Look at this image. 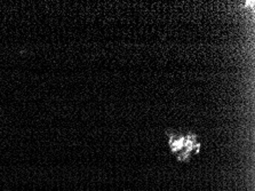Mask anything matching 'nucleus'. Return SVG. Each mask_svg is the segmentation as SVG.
<instances>
[{"mask_svg": "<svg viewBox=\"0 0 255 191\" xmlns=\"http://www.w3.org/2000/svg\"><path fill=\"white\" fill-rule=\"evenodd\" d=\"M169 146L179 161H188L192 155L198 153L200 143L195 135L173 134L169 135Z\"/></svg>", "mask_w": 255, "mask_h": 191, "instance_id": "1", "label": "nucleus"}]
</instances>
